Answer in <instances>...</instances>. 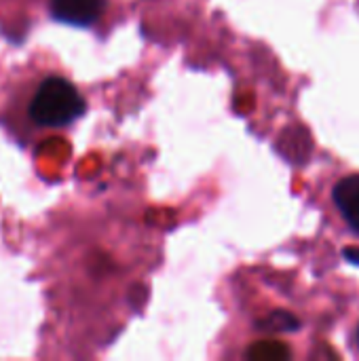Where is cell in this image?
<instances>
[{
    "label": "cell",
    "instance_id": "7a4b0ae2",
    "mask_svg": "<svg viewBox=\"0 0 359 361\" xmlns=\"http://www.w3.org/2000/svg\"><path fill=\"white\" fill-rule=\"evenodd\" d=\"M106 0H51V15L68 25L89 27L104 13Z\"/></svg>",
    "mask_w": 359,
    "mask_h": 361
},
{
    "label": "cell",
    "instance_id": "277c9868",
    "mask_svg": "<svg viewBox=\"0 0 359 361\" xmlns=\"http://www.w3.org/2000/svg\"><path fill=\"white\" fill-rule=\"evenodd\" d=\"M345 256H347L351 262L359 264V250H351V247H349V250H345Z\"/></svg>",
    "mask_w": 359,
    "mask_h": 361
},
{
    "label": "cell",
    "instance_id": "6da1fadb",
    "mask_svg": "<svg viewBox=\"0 0 359 361\" xmlns=\"http://www.w3.org/2000/svg\"><path fill=\"white\" fill-rule=\"evenodd\" d=\"M85 97L63 76H49L36 89L28 114L34 125L63 127L85 114Z\"/></svg>",
    "mask_w": 359,
    "mask_h": 361
},
{
    "label": "cell",
    "instance_id": "5b68a950",
    "mask_svg": "<svg viewBox=\"0 0 359 361\" xmlns=\"http://www.w3.org/2000/svg\"><path fill=\"white\" fill-rule=\"evenodd\" d=\"M358 338H359V332H358Z\"/></svg>",
    "mask_w": 359,
    "mask_h": 361
},
{
    "label": "cell",
    "instance_id": "3957f363",
    "mask_svg": "<svg viewBox=\"0 0 359 361\" xmlns=\"http://www.w3.org/2000/svg\"><path fill=\"white\" fill-rule=\"evenodd\" d=\"M334 205L339 207L343 220L359 235V173H349L334 184L332 190Z\"/></svg>",
    "mask_w": 359,
    "mask_h": 361
}]
</instances>
